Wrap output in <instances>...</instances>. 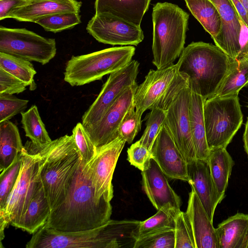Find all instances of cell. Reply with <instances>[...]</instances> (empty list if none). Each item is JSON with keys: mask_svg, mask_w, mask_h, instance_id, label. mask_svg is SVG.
Segmentation results:
<instances>
[{"mask_svg": "<svg viewBox=\"0 0 248 248\" xmlns=\"http://www.w3.org/2000/svg\"><path fill=\"white\" fill-rule=\"evenodd\" d=\"M56 51L55 39L25 28L0 27V52L45 65L55 57Z\"/></svg>", "mask_w": 248, "mask_h": 248, "instance_id": "cell-10", "label": "cell"}, {"mask_svg": "<svg viewBox=\"0 0 248 248\" xmlns=\"http://www.w3.org/2000/svg\"><path fill=\"white\" fill-rule=\"evenodd\" d=\"M247 248H248V246H247Z\"/></svg>", "mask_w": 248, "mask_h": 248, "instance_id": "cell-47", "label": "cell"}, {"mask_svg": "<svg viewBox=\"0 0 248 248\" xmlns=\"http://www.w3.org/2000/svg\"><path fill=\"white\" fill-rule=\"evenodd\" d=\"M188 182L197 194L210 219L222 201L213 180L207 160L196 158L187 164Z\"/></svg>", "mask_w": 248, "mask_h": 248, "instance_id": "cell-18", "label": "cell"}, {"mask_svg": "<svg viewBox=\"0 0 248 248\" xmlns=\"http://www.w3.org/2000/svg\"><path fill=\"white\" fill-rule=\"evenodd\" d=\"M29 100L19 99L13 95L0 94V122L9 120L24 111Z\"/></svg>", "mask_w": 248, "mask_h": 248, "instance_id": "cell-39", "label": "cell"}, {"mask_svg": "<svg viewBox=\"0 0 248 248\" xmlns=\"http://www.w3.org/2000/svg\"><path fill=\"white\" fill-rule=\"evenodd\" d=\"M243 141L245 150L248 156V118L245 124V129L243 134Z\"/></svg>", "mask_w": 248, "mask_h": 248, "instance_id": "cell-44", "label": "cell"}, {"mask_svg": "<svg viewBox=\"0 0 248 248\" xmlns=\"http://www.w3.org/2000/svg\"><path fill=\"white\" fill-rule=\"evenodd\" d=\"M141 116L136 111L134 103L126 113L118 129L117 134L130 144L140 130Z\"/></svg>", "mask_w": 248, "mask_h": 248, "instance_id": "cell-38", "label": "cell"}, {"mask_svg": "<svg viewBox=\"0 0 248 248\" xmlns=\"http://www.w3.org/2000/svg\"><path fill=\"white\" fill-rule=\"evenodd\" d=\"M248 12V0H237Z\"/></svg>", "mask_w": 248, "mask_h": 248, "instance_id": "cell-46", "label": "cell"}, {"mask_svg": "<svg viewBox=\"0 0 248 248\" xmlns=\"http://www.w3.org/2000/svg\"><path fill=\"white\" fill-rule=\"evenodd\" d=\"M219 248H247L248 214L237 213L216 228Z\"/></svg>", "mask_w": 248, "mask_h": 248, "instance_id": "cell-23", "label": "cell"}, {"mask_svg": "<svg viewBox=\"0 0 248 248\" xmlns=\"http://www.w3.org/2000/svg\"><path fill=\"white\" fill-rule=\"evenodd\" d=\"M180 210L170 204H166L153 216L140 221L135 233L136 241L174 231L175 218Z\"/></svg>", "mask_w": 248, "mask_h": 248, "instance_id": "cell-26", "label": "cell"}, {"mask_svg": "<svg viewBox=\"0 0 248 248\" xmlns=\"http://www.w3.org/2000/svg\"><path fill=\"white\" fill-rule=\"evenodd\" d=\"M188 87L187 77L178 70L177 64L151 69L134 95L136 112L140 116L147 109L167 110L180 92Z\"/></svg>", "mask_w": 248, "mask_h": 248, "instance_id": "cell-7", "label": "cell"}, {"mask_svg": "<svg viewBox=\"0 0 248 248\" xmlns=\"http://www.w3.org/2000/svg\"><path fill=\"white\" fill-rule=\"evenodd\" d=\"M231 61L216 45L197 42L184 48L176 64L179 72L187 77L191 91L206 100L219 89Z\"/></svg>", "mask_w": 248, "mask_h": 248, "instance_id": "cell-3", "label": "cell"}, {"mask_svg": "<svg viewBox=\"0 0 248 248\" xmlns=\"http://www.w3.org/2000/svg\"><path fill=\"white\" fill-rule=\"evenodd\" d=\"M142 189L158 210L166 204L180 209L181 201L170 185L166 175L151 158L148 168L141 171Z\"/></svg>", "mask_w": 248, "mask_h": 248, "instance_id": "cell-19", "label": "cell"}, {"mask_svg": "<svg viewBox=\"0 0 248 248\" xmlns=\"http://www.w3.org/2000/svg\"><path fill=\"white\" fill-rule=\"evenodd\" d=\"M151 155L167 177L188 181L187 164L164 124L155 140Z\"/></svg>", "mask_w": 248, "mask_h": 248, "instance_id": "cell-16", "label": "cell"}, {"mask_svg": "<svg viewBox=\"0 0 248 248\" xmlns=\"http://www.w3.org/2000/svg\"><path fill=\"white\" fill-rule=\"evenodd\" d=\"M21 153L22 161L19 176L4 208L0 210V215L14 227H16L33 196L42 185L40 176L42 156L38 146L31 141H27Z\"/></svg>", "mask_w": 248, "mask_h": 248, "instance_id": "cell-9", "label": "cell"}, {"mask_svg": "<svg viewBox=\"0 0 248 248\" xmlns=\"http://www.w3.org/2000/svg\"><path fill=\"white\" fill-rule=\"evenodd\" d=\"M23 148L17 126L9 120L0 122V172L15 161Z\"/></svg>", "mask_w": 248, "mask_h": 248, "instance_id": "cell-28", "label": "cell"}, {"mask_svg": "<svg viewBox=\"0 0 248 248\" xmlns=\"http://www.w3.org/2000/svg\"><path fill=\"white\" fill-rule=\"evenodd\" d=\"M135 52L134 46H125L73 56L66 62L64 80L72 86H78L100 80L127 65Z\"/></svg>", "mask_w": 248, "mask_h": 248, "instance_id": "cell-6", "label": "cell"}, {"mask_svg": "<svg viewBox=\"0 0 248 248\" xmlns=\"http://www.w3.org/2000/svg\"><path fill=\"white\" fill-rule=\"evenodd\" d=\"M151 158V152L142 145L139 140L127 149L128 161L141 171L148 168Z\"/></svg>", "mask_w": 248, "mask_h": 248, "instance_id": "cell-41", "label": "cell"}, {"mask_svg": "<svg viewBox=\"0 0 248 248\" xmlns=\"http://www.w3.org/2000/svg\"><path fill=\"white\" fill-rule=\"evenodd\" d=\"M81 22L79 13L64 12L45 16L35 23L40 25L46 31L56 33L71 29Z\"/></svg>", "mask_w": 248, "mask_h": 248, "instance_id": "cell-33", "label": "cell"}, {"mask_svg": "<svg viewBox=\"0 0 248 248\" xmlns=\"http://www.w3.org/2000/svg\"><path fill=\"white\" fill-rule=\"evenodd\" d=\"M51 208L43 185L38 189L16 227L33 234L45 225Z\"/></svg>", "mask_w": 248, "mask_h": 248, "instance_id": "cell-25", "label": "cell"}, {"mask_svg": "<svg viewBox=\"0 0 248 248\" xmlns=\"http://www.w3.org/2000/svg\"><path fill=\"white\" fill-rule=\"evenodd\" d=\"M185 0L192 14L214 41L222 28L221 19L215 4L211 0Z\"/></svg>", "mask_w": 248, "mask_h": 248, "instance_id": "cell-29", "label": "cell"}, {"mask_svg": "<svg viewBox=\"0 0 248 248\" xmlns=\"http://www.w3.org/2000/svg\"><path fill=\"white\" fill-rule=\"evenodd\" d=\"M242 57H248V38L236 59Z\"/></svg>", "mask_w": 248, "mask_h": 248, "instance_id": "cell-45", "label": "cell"}, {"mask_svg": "<svg viewBox=\"0 0 248 248\" xmlns=\"http://www.w3.org/2000/svg\"><path fill=\"white\" fill-rule=\"evenodd\" d=\"M27 86L21 80L0 68V94H18L25 91Z\"/></svg>", "mask_w": 248, "mask_h": 248, "instance_id": "cell-42", "label": "cell"}, {"mask_svg": "<svg viewBox=\"0 0 248 248\" xmlns=\"http://www.w3.org/2000/svg\"><path fill=\"white\" fill-rule=\"evenodd\" d=\"M127 228L123 220L110 219L93 229L62 232L42 226L26 245V248H123L128 237Z\"/></svg>", "mask_w": 248, "mask_h": 248, "instance_id": "cell-4", "label": "cell"}, {"mask_svg": "<svg viewBox=\"0 0 248 248\" xmlns=\"http://www.w3.org/2000/svg\"><path fill=\"white\" fill-rule=\"evenodd\" d=\"M203 117L209 149L226 148L243 122L238 95L206 99Z\"/></svg>", "mask_w": 248, "mask_h": 248, "instance_id": "cell-8", "label": "cell"}, {"mask_svg": "<svg viewBox=\"0 0 248 248\" xmlns=\"http://www.w3.org/2000/svg\"><path fill=\"white\" fill-rule=\"evenodd\" d=\"M27 0H0V20L8 18V16L16 8L24 4Z\"/></svg>", "mask_w": 248, "mask_h": 248, "instance_id": "cell-43", "label": "cell"}, {"mask_svg": "<svg viewBox=\"0 0 248 248\" xmlns=\"http://www.w3.org/2000/svg\"><path fill=\"white\" fill-rule=\"evenodd\" d=\"M151 0H95V14H107L140 26Z\"/></svg>", "mask_w": 248, "mask_h": 248, "instance_id": "cell-22", "label": "cell"}, {"mask_svg": "<svg viewBox=\"0 0 248 248\" xmlns=\"http://www.w3.org/2000/svg\"><path fill=\"white\" fill-rule=\"evenodd\" d=\"M137 86L136 83L126 89L98 122L85 127L96 148L108 143L118 137V129L126 113L134 104Z\"/></svg>", "mask_w": 248, "mask_h": 248, "instance_id": "cell-15", "label": "cell"}, {"mask_svg": "<svg viewBox=\"0 0 248 248\" xmlns=\"http://www.w3.org/2000/svg\"><path fill=\"white\" fill-rule=\"evenodd\" d=\"M86 30L99 42L111 45L137 46L144 38L140 26L107 14H95Z\"/></svg>", "mask_w": 248, "mask_h": 248, "instance_id": "cell-13", "label": "cell"}, {"mask_svg": "<svg viewBox=\"0 0 248 248\" xmlns=\"http://www.w3.org/2000/svg\"><path fill=\"white\" fill-rule=\"evenodd\" d=\"M37 145L42 156L40 178L51 211L65 200L81 157L72 135Z\"/></svg>", "mask_w": 248, "mask_h": 248, "instance_id": "cell-2", "label": "cell"}, {"mask_svg": "<svg viewBox=\"0 0 248 248\" xmlns=\"http://www.w3.org/2000/svg\"><path fill=\"white\" fill-rule=\"evenodd\" d=\"M175 248H195L191 225L186 212L180 210L175 221Z\"/></svg>", "mask_w": 248, "mask_h": 248, "instance_id": "cell-36", "label": "cell"}, {"mask_svg": "<svg viewBox=\"0 0 248 248\" xmlns=\"http://www.w3.org/2000/svg\"><path fill=\"white\" fill-rule=\"evenodd\" d=\"M21 114V123L25 135L33 143L44 145L51 142L36 105H32L27 111L22 112Z\"/></svg>", "mask_w": 248, "mask_h": 248, "instance_id": "cell-32", "label": "cell"}, {"mask_svg": "<svg viewBox=\"0 0 248 248\" xmlns=\"http://www.w3.org/2000/svg\"><path fill=\"white\" fill-rule=\"evenodd\" d=\"M188 14L178 5L157 2L152 13L153 63L157 69L173 63L184 49Z\"/></svg>", "mask_w": 248, "mask_h": 248, "instance_id": "cell-5", "label": "cell"}, {"mask_svg": "<svg viewBox=\"0 0 248 248\" xmlns=\"http://www.w3.org/2000/svg\"><path fill=\"white\" fill-rule=\"evenodd\" d=\"M0 68L21 80L27 86H30V90L36 89L34 77L36 71L31 62L0 52Z\"/></svg>", "mask_w": 248, "mask_h": 248, "instance_id": "cell-31", "label": "cell"}, {"mask_svg": "<svg viewBox=\"0 0 248 248\" xmlns=\"http://www.w3.org/2000/svg\"><path fill=\"white\" fill-rule=\"evenodd\" d=\"M247 85L248 57H242L236 60H232L223 81L213 96L224 97L238 95L240 90Z\"/></svg>", "mask_w": 248, "mask_h": 248, "instance_id": "cell-30", "label": "cell"}, {"mask_svg": "<svg viewBox=\"0 0 248 248\" xmlns=\"http://www.w3.org/2000/svg\"><path fill=\"white\" fill-rule=\"evenodd\" d=\"M72 136L80 154L83 166H85L94 156L96 147L81 123H78L74 127Z\"/></svg>", "mask_w": 248, "mask_h": 248, "instance_id": "cell-37", "label": "cell"}, {"mask_svg": "<svg viewBox=\"0 0 248 248\" xmlns=\"http://www.w3.org/2000/svg\"><path fill=\"white\" fill-rule=\"evenodd\" d=\"M174 231L158 234L135 242L133 248H175Z\"/></svg>", "mask_w": 248, "mask_h": 248, "instance_id": "cell-40", "label": "cell"}, {"mask_svg": "<svg viewBox=\"0 0 248 248\" xmlns=\"http://www.w3.org/2000/svg\"><path fill=\"white\" fill-rule=\"evenodd\" d=\"M139 65L137 61L132 60L109 75L98 95L82 117L81 123L85 127L98 122L121 94L137 83Z\"/></svg>", "mask_w": 248, "mask_h": 248, "instance_id": "cell-12", "label": "cell"}, {"mask_svg": "<svg viewBox=\"0 0 248 248\" xmlns=\"http://www.w3.org/2000/svg\"><path fill=\"white\" fill-rule=\"evenodd\" d=\"M81 5L82 2L76 0H27L12 11L8 18L35 23L45 16L57 13H79Z\"/></svg>", "mask_w": 248, "mask_h": 248, "instance_id": "cell-20", "label": "cell"}, {"mask_svg": "<svg viewBox=\"0 0 248 248\" xmlns=\"http://www.w3.org/2000/svg\"><path fill=\"white\" fill-rule=\"evenodd\" d=\"M150 110L146 118V128L139 141L151 152L155 140L164 124L166 110L158 108Z\"/></svg>", "mask_w": 248, "mask_h": 248, "instance_id": "cell-34", "label": "cell"}, {"mask_svg": "<svg viewBox=\"0 0 248 248\" xmlns=\"http://www.w3.org/2000/svg\"><path fill=\"white\" fill-rule=\"evenodd\" d=\"M191 90L183 89L166 110L164 124L187 164L196 158L190 122Z\"/></svg>", "mask_w": 248, "mask_h": 248, "instance_id": "cell-14", "label": "cell"}, {"mask_svg": "<svg viewBox=\"0 0 248 248\" xmlns=\"http://www.w3.org/2000/svg\"><path fill=\"white\" fill-rule=\"evenodd\" d=\"M22 152V151H21ZM22 161V153L15 161L0 175V210L4 208L8 197L19 176Z\"/></svg>", "mask_w": 248, "mask_h": 248, "instance_id": "cell-35", "label": "cell"}, {"mask_svg": "<svg viewBox=\"0 0 248 248\" xmlns=\"http://www.w3.org/2000/svg\"></svg>", "mask_w": 248, "mask_h": 248, "instance_id": "cell-48", "label": "cell"}, {"mask_svg": "<svg viewBox=\"0 0 248 248\" xmlns=\"http://www.w3.org/2000/svg\"><path fill=\"white\" fill-rule=\"evenodd\" d=\"M81 161L65 200L52 209L45 225L62 232L93 229L110 219L112 206L106 199L97 200Z\"/></svg>", "mask_w": 248, "mask_h": 248, "instance_id": "cell-1", "label": "cell"}, {"mask_svg": "<svg viewBox=\"0 0 248 248\" xmlns=\"http://www.w3.org/2000/svg\"><path fill=\"white\" fill-rule=\"evenodd\" d=\"M205 100L201 95L191 91L190 122L196 156V158L207 160L210 149L206 140L203 117Z\"/></svg>", "mask_w": 248, "mask_h": 248, "instance_id": "cell-24", "label": "cell"}, {"mask_svg": "<svg viewBox=\"0 0 248 248\" xmlns=\"http://www.w3.org/2000/svg\"><path fill=\"white\" fill-rule=\"evenodd\" d=\"M125 142L118 136L108 143L96 148L93 157L83 166V170L90 180L97 200L106 199L110 202L113 197V174Z\"/></svg>", "mask_w": 248, "mask_h": 248, "instance_id": "cell-11", "label": "cell"}, {"mask_svg": "<svg viewBox=\"0 0 248 248\" xmlns=\"http://www.w3.org/2000/svg\"><path fill=\"white\" fill-rule=\"evenodd\" d=\"M186 213L193 232L195 248H219L216 228L191 189Z\"/></svg>", "mask_w": 248, "mask_h": 248, "instance_id": "cell-21", "label": "cell"}, {"mask_svg": "<svg viewBox=\"0 0 248 248\" xmlns=\"http://www.w3.org/2000/svg\"><path fill=\"white\" fill-rule=\"evenodd\" d=\"M207 161L218 195L222 201L234 162L225 148L210 149Z\"/></svg>", "mask_w": 248, "mask_h": 248, "instance_id": "cell-27", "label": "cell"}, {"mask_svg": "<svg viewBox=\"0 0 248 248\" xmlns=\"http://www.w3.org/2000/svg\"><path fill=\"white\" fill-rule=\"evenodd\" d=\"M211 0L216 6L222 21L220 33L214 42L232 60H235L241 50V31L245 25L230 0Z\"/></svg>", "mask_w": 248, "mask_h": 248, "instance_id": "cell-17", "label": "cell"}]
</instances>
